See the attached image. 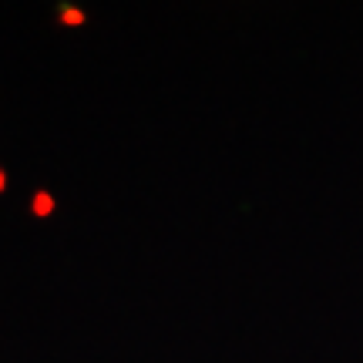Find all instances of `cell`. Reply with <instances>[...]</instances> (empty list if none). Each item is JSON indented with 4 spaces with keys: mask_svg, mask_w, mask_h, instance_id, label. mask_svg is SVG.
<instances>
[{
    "mask_svg": "<svg viewBox=\"0 0 363 363\" xmlns=\"http://www.w3.org/2000/svg\"><path fill=\"white\" fill-rule=\"evenodd\" d=\"M57 24L61 27H84L88 24V13L74 7V4H57Z\"/></svg>",
    "mask_w": 363,
    "mask_h": 363,
    "instance_id": "7a4b0ae2",
    "label": "cell"
},
{
    "mask_svg": "<svg viewBox=\"0 0 363 363\" xmlns=\"http://www.w3.org/2000/svg\"><path fill=\"white\" fill-rule=\"evenodd\" d=\"M54 208H57V202H54V195L48 189L34 192V199H30V216L34 219H48V216H54Z\"/></svg>",
    "mask_w": 363,
    "mask_h": 363,
    "instance_id": "6da1fadb",
    "label": "cell"
},
{
    "mask_svg": "<svg viewBox=\"0 0 363 363\" xmlns=\"http://www.w3.org/2000/svg\"><path fill=\"white\" fill-rule=\"evenodd\" d=\"M7 192V169H4V165H0V195Z\"/></svg>",
    "mask_w": 363,
    "mask_h": 363,
    "instance_id": "3957f363",
    "label": "cell"
}]
</instances>
